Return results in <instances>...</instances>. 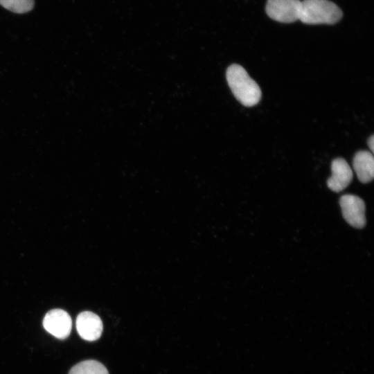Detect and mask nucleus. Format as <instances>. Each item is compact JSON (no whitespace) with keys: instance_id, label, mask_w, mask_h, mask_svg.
I'll return each instance as SVG.
<instances>
[{"instance_id":"f257e3e1","label":"nucleus","mask_w":374,"mask_h":374,"mask_svg":"<svg viewBox=\"0 0 374 374\" xmlns=\"http://www.w3.org/2000/svg\"><path fill=\"white\" fill-rule=\"evenodd\" d=\"M227 82L236 99L246 107H252L260 101L261 90L239 64L229 66L226 73Z\"/></svg>"},{"instance_id":"f03ea898","label":"nucleus","mask_w":374,"mask_h":374,"mask_svg":"<svg viewBox=\"0 0 374 374\" xmlns=\"http://www.w3.org/2000/svg\"><path fill=\"white\" fill-rule=\"evenodd\" d=\"M342 15L341 10L328 0H303L299 20L307 24H334Z\"/></svg>"},{"instance_id":"7ed1b4c3","label":"nucleus","mask_w":374,"mask_h":374,"mask_svg":"<svg viewBox=\"0 0 374 374\" xmlns=\"http://www.w3.org/2000/svg\"><path fill=\"white\" fill-rule=\"evenodd\" d=\"M300 0H268L265 10L272 19L281 23H292L299 19Z\"/></svg>"},{"instance_id":"20e7f679","label":"nucleus","mask_w":374,"mask_h":374,"mask_svg":"<svg viewBox=\"0 0 374 374\" xmlns=\"http://www.w3.org/2000/svg\"><path fill=\"white\" fill-rule=\"evenodd\" d=\"M342 215L352 226L362 229L366 224L365 204L359 197L347 194L339 199Z\"/></svg>"},{"instance_id":"39448f33","label":"nucleus","mask_w":374,"mask_h":374,"mask_svg":"<svg viewBox=\"0 0 374 374\" xmlns=\"http://www.w3.org/2000/svg\"><path fill=\"white\" fill-rule=\"evenodd\" d=\"M44 329L51 335L60 339L69 337L72 327V320L69 314L61 309H53L48 312L43 319Z\"/></svg>"},{"instance_id":"423d86ee","label":"nucleus","mask_w":374,"mask_h":374,"mask_svg":"<svg viewBox=\"0 0 374 374\" xmlns=\"http://www.w3.org/2000/svg\"><path fill=\"white\" fill-rule=\"evenodd\" d=\"M75 326L80 337L86 341H96L103 332V326L100 318L89 311L82 312L78 315Z\"/></svg>"},{"instance_id":"0eeeda50","label":"nucleus","mask_w":374,"mask_h":374,"mask_svg":"<svg viewBox=\"0 0 374 374\" xmlns=\"http://www.w3.org/2000/svg\"><path fill=\"white\" fill-rule=\"evenodd\" d=\"M332 175L327 181L328 188L334 192H340L351 182L353 172L348 163L342 158L332 161Z\"/></svg>"},{"instance_id":"6e6552de","label":"nucleus","mask_w":374,"mask_h":374,"mask_svg":"<svg viewBox=\"0 0 374 374\" xmlns=\"http://www.w3.org/2000/svg\"><path fill=\"white\" fill-rule=\"evenodd\" d=\"M353 168L362 183L366 184L371 181L374 177L373 153L366 150L357 152L353 159Z\"/></svg>"},{"instance_id":"1a4fd4ad","label":"nucleus","mask_w":374,"mask_h":374,"mask_svg":"<svg viewBox=\"0 0 374 374\" xmlns=\"http://www.w3.org/2000/svg\"><path fill=\"white\" fill-rule=\"evenodd\" d=\"M69 374H109V373L100 362L89 359L76 364L71 368Z\"/></svg>"},{"instance_id":"9d476101","label":"nucleus","mask_w":374,"mask_h":374,"mask_svg":"<svg viewBox=\"0 0 374 374\" xmlns=\"http://www.w3.org/2000/svg\"><path fill=\"white\" fill-rule=\"evenodd\" d=\"M35 4L34 0H0V5L15 13H25L30 11Z\"/></svg>"},{"instance_id":"9b49d317","label":"nucleus","mask_w":374,"mask_h":374,"mask_svg":"<svg viewBox=\"0 0 374 374\" xmlns=\"http://www.w3.org/2000/svg\"><path fill=\"white\" fill-rule=\"evenodd\" d=\"M368 145L371 151V153L374 152V136L371 135L368 139Z\"/></svg>"}]
</instances>
